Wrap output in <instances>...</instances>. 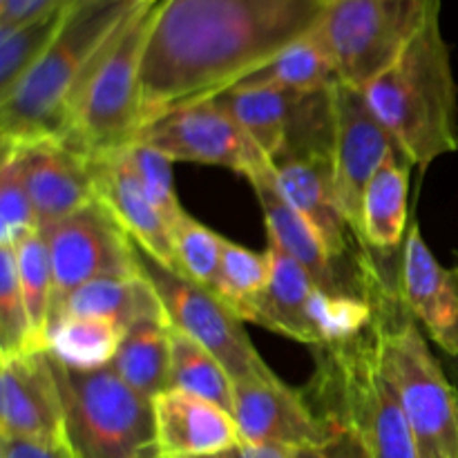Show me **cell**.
I'll return each instance as SVG.
<instances>
[{
	"label": "cell",
	"mask_w": 458,
	"mask_h": 458,
	"mask_svg": "<svg viewBox=\"0 0 458 458\" xmlns=\"http://www.w3.org/2000/svg\"><path fill=\"white\" fill-rule=\"evenodd\" d=\"M327 0H161L141 63V128L210 101L320 21Z\"/></svg>",
	"instance_id": "6da1fadb"
},
{
	"label": "cell",
	"mask_w": 458,
	"mask_h": 458,
	"mask_svg": "<svg viewBox=\"0 0 458 458\" xmlns=\"http://www.w3.org/2000/svg\"><path fill=\"white\" fill-rule=\"evenodd\" d=\"M146 0H74L47 52L0 98V143L63 139L89 74Z\"/></svg>",
	"instance_id": "7a4b0ae2"
},
{
	"label": "cell",
	"mask_w": 458,
	"mask_h": 458,
	"mask_svg": "<svg viewBox=\"0 0 458 458\" xmlns=\"http://www.w3.org/2000/svg\"><path fill=\"white\" fill-rule=\"evenodd\" d=\"M365 97L411 165L425 170L458 150V85L441 30V0Z\"/></svg>",
	"instance_id": "3957f363"
},
{
	"label": "cell",
	"mask_w": 458,
	"mask_h": 458,
	"mask_svg": "<svg viewBox=\"0 0 458 458\" xmlns=\"http://www.w3.org/2000/svg\"><path fill=\"white\" fill-rule=\"evenodd\" d=\"M376 347L396 387L419 458H458V392L429 349L423 329L407 316L401 295L376 307Z\"/></svg>",
	"instance_id": "277c9868"
},
{
	"label": "cell",
	"mask_w": 458,
	"mask_h": 458,
	"mask_svg": "<svg viewBox=\"0 0 458 458\" xmlns=\"http://www.w3.org/2000/svg\"><path fill=\"white\" fill-rule=\"evenodd\" d=\"M318 360L311 403L322 416L356 428L371 458H419L401 398L380 362L374 327L352 343L320 349Z\"/></svg>",
	"instance_id": "5b68a950"
},
{
	"label": "cell",
	"mask_w": 458,
	"mask_h": 458,
	"mask_svg": "<svg viewBox=\"0 0 458 458\" xmlns=\"http://www.w3.org/2000/svg\"><path fill=\"white\" fill-rule=\"evenodd\" d=\"M49 353V352H47ZM74 458H155V405L114 367L76 369L49 353Z\"/></svg>",
	"instance_id": "8992f818"
},
{
	"label": "cell",
	"mask_w": 458,
	"mask_h": 458,
	"mask_svg": "<svg viewBox=\"0 0 458 458\" xmlns=\"http://www.w3.org/2000/svg\"><path fill=\"white\" fill-rule=\"evenodd\" d=\"M161 0H146L128 18L89 74L63 141L89 159L128 146L141 130V63Z\"/></svg>",
	"instance_id": "52a82bcc"
},
{
	"label": "cell",
	"mask_w": 458,
	"mask_h": 458,
	"mask_svg": "<svg viewBox=\"0 0 458 458\" xmlns=\"http://www.w3.org/2000/svg\"><path fill=\"white\" fill-rule=\"evenodd\" d=\"M438 0H327L313 27L343 83L365 89L410 45Z\"/></svg>",
	"instance_id": "ba28073f"
},
{
	"label": "cell",
	"mask_w": 458,
	"mask_h": 458,
	"mask_svg": "<svg viewBox=\"0 0 458 458\" xmlns=\"http://www.w3.org/2000/svg\"><path fill=\"white\" fill-rule=\"evenodd\" d=\"M141 276L155 289L168 325L208 349L231 374L233 383L246 378H273L244 329V320L213 289L191 280L177 268L148 255L137 246Z\"/></svg>",
	"instance_id": "9c48e42d"
},
{
	"label": "cell",
	"mask_w": 458,
	"mask_h": 458,
	"mask_svg": "<svg viewBox=\"0 0 458 458\" xmlns=\"http://www.w3.org/2000/svg\"><path fill=\"white\" fill-rule=\"evenodd\" d=\"M40 233L54 276L52 320L63 302L89 282L141 277L137 244L98 197Z\"/></svg>",
	"instance_id": "30bf717a"
},
{
	"label": "cell",
	"mask_w": 458,
	"mask_h": 458,
	"mask_svg": "<svg viewBox=\"0 0 458 458\" xmlns=\"http://www.w3.org/2000/svg\"><path fill=\"white\" fill-rule=\"evenodd\" d=\"M132 143H143L170 161L219 165L249 182L273 170V161L215 98L179 107L143 125Z\"/></svg>",
	"instance_id": "8fae6325"
},
{
	"label": "cell",
	"mask_w": 458,
	"mask_h": 458,
	"mask_svg": "<svg viewBox=\"0 0 458 458\" xmlns=\"http://www.w3.org/2000/svg\"><path fill=\"white\" fill-rule=\"evenodd\" d=\"M392 155H403L383 121L371 110L365 89L338 83L334 88V182L349 226L362 242V199L376 170ZM365 244V242H362ZM367 246V244H365Z\"/></svg>",
	"instance_id": "7c38bea8"
},
{
	"label": "cell",
	"mask_w": 458,
	"mask_h": 458,
	"mask_svg": "<svg viewBox=\"0 0 458 458\" xmlns=\"http://www.w3.org/2000/svg\"><path fill=\"white\" fill-rule=\"evenodd\" d=\"M233 419L242 445L293 447L331 438L338 423L313 407L307 394L295 392L280 376L233 383Z\"/></svg>",
	"instance_id": "4fadbf2b"
},
{
	"label": "cell",
	"mask_w": 458,
	"mask_h": 458,
	"mask_svg": "<svg viewBox=\"0 0 458 458\" xmlns=\"http://www.w3.org/2000/svg\"><path fill=\"white\" fill-rule=\"evenodd\" d=\"M27 188L40 228L70 217L97 199L92 159L63 139L3 143Z\"/></svg>",
	"instance_id": "5bb4252c"
},
{
	"label": "cell",
	"mask_w": 458,
	"mask_h": 458,
	"mask_svg": "<svg viewBox=\"0 0 458 458\" xmlns=\"http://www.w3.org/2000/svg\"><path fill=\"white\" fill-rule=\"evenodd\" d=\"M0 438L67 443L61 392L47 349L0 356Z\"/></svg>",
	"instance_id": "9a60e30c"
},
{
	"label": "cell",
	"mask_w": 458,
	"mask_h": 458,
	"mask_svg": "<svg viewBox=\"0 0 458 458\" xmlns=\"http://www.w3.org/2000/svg\"><path fill=\"white\" fill-rule=\"evenodd\" d=\"M277 186L289 204L307 219L313 231L320 235L329 253L343 264L369 267L367 253H356L353 242L362 244L340 206L334 182V161L331 152L286 157L273 161ZM365 246V244H362Z\"/></svg>",
	"instance_id": "2e32d148"
},
{
	"label": "cell",
	"mask_w": 458,
	"mask_h": 458,
	"mask_svg": "<svg viewBox=\"0 0 458 458\" xmlns=\"http://www.w3.org/2000/svg\"><path fill=\"white\" fill-rule=\"evenodd\" d=\"M398 295L437 347L447 358H458V264L443 267L416 222L403 246Z\"/></svg>",
	"instance_id": "e0dca14e"
},
{
	"label": "cell",
	"mask_w": 458,
	"mask_h": 458,
	"mask_svg": "<svg viewBox=\"0 0 458 458\" xmlns=\"http://www.w3.org/2000/svg\"><path fill=\"white\" fill-rule=\"evenodd\" d=\"M155 405V458L217 454L242 445L231 411L192 394L168 389Z\"/></svg>",
	"instance_id": "ac0fdd59"
},
{
	"label": "cell",
	"mask_w": 458,
	"mask_h": 458,
	"mask_svg": "<svg viewBox=\"0 0 458 458\" xmlns=\"http://www.w3.org/2000/svg\"><path fill=\"white\" fill-rule=\"evenodd\" d=\"M92 173L97 197L119 219V224L128 231L134 244L155 259L164 262L165 267L177 268L170 224L161 217L159 210L152 206L146 192L141 191L134 174L130 173L128 164L121 155V148L114 152H107V155L94 157Z\"/></svg>",
	"instance_id": "d6986e66"
},
{
	"label": "cell",
	"mask_w": 458,
	"mask_h": 458,
	"mask_svg": "<svg viewBox=\"0 0 458 458\" xmlns=\"http://www.w3.org/2000/svg\"><path fill=\"white\" fill-rule=\"evenodd\" d=\"M325 92H291L268 85H235L215 101L244 128L259 150L276 159L291 137L307 123Z\"/></svg>",
	"instance_id": "ffe728a7"
},
{
	"label": "cell",
	"mask_w": 458,
	"mask_h": 458,
	"mask_svg": "<svg viewBox=\"0 0 458 458\" xmlns=\"http://www.w3.org/2000/svg\"><path fill=\"white\" fill-rule=\"evenodd\" d=\"M268 250L273 259L271 280L250 307L246 322L318 349L320 340L313 322V307L320 289L307 271L277 246L268 244Z\"/></svg>",
	"instance_id": "44dd1931"
},
{
	"label": "cell",
	"mask_w": 458,
	"mask_h": 458,
	"mask_svg": "<svg viewBox=\"0 0 458 458\" xmlns=\"http://www.w3.org/2000/svg\"><path fill=\"white\" fill-rule=\"evenodd\" d=\"M410 159L392 155L383 161L362 199V242L369 249L392 253L407 233V197H410Z\"/></svg>",
	"instance_id": "7402d4cb"
},
{
	"label": "cell",
	"mask_w": 458,
	"mask_h": 458,
	"mask_svg": "<svg viewBox=\"0 0 458 458\" xmlns=\"http://www.w3.org/2000/svg\"><path fill=\"white\" fill-rule=\"evenodd\" d=\"M63 316H94L110 320L121 331H128L143 318H165L164 307L146 277L123 280H97L81 286L63 302L49 327ZM49 331V329H47Z\"/></svg>",
	"instance_id": "603a6c76"
},
{
	"label": "cell",
	"mask_w": 458,
	"mask_h": 458,
	"mask_svg": "<svg viewBox=\"0 0 458 458\" xmlns=\"http://www.w3.org/2000/svg\"><path fill=\"white\" fill-rule=\"evenodd\" d=\"M116 374L141 396L155 401L170 389L168 318H143L121 338L110 362Z\"/></svg>",
	"instance_id": "cb8c5ba5"
},
{
	"label": "cell",
	"mask_w": 458,
	"mask_h": 458,
	"mask_svg": "<svg viewBox=\"0 0 458 458\" xmlns=\"http://www.w3.org/2000/svg\"><path fill=\"white\" fill-rule=\"evenodd\" d=\"M244 85H268V88L291 89V92H329L343 83L325 45L313 30L300 40L282 49L262 70L242 81ZM240 85V83H237Z\"/></svg>",
	"instance_id": "d4e9b609"
},
{
	"label": "cell",
	"mask_w": 458,
	"mask_h": 458,
	"mask_svg": "<svg viewBox=\"0 0 458 458\" xmlns=\"http://www.w3.org/2000/svg\"><path fill=\"white\" fill-rule=\"evenodd\" d=\"M170 389L199 396L226 411L233 410V378L226 367L174 327H170Z\"/></svg>",
	"instance_id": "484cf974"
},
{
	"label": "cell",
	"mask_w": 458,
	"mask_h": 458,
	"mask_svg": "<svg viewBox=\"0 0 458 458\" xmlns=\"http://www.w3.org/2000/svg\"><path fill=\"white\" fill-rule=\"evenodd\" d=\"M123 331L94 316H63L49 327L47 352L76 369L110 365Z\"/></svg>",
	"instance_id": "4316f807"
},
{
	"label": "cell",
	"mask_w": 458,
	"mask_h": 458,
	"mask_svg": "<svg viewBox=\"0 0 458 458\" xmlns=\"http://www.w3.org/2000/svg\"><path fill=\"white\" fill-rule=\"evenodd\" d=\"M74 3V0H72ZM72 3L52 9L38 18L0 31V98L12 92L22 76L47 52L61 31Z\"/></svg>",
	"instance_id": "83f0119b"
},
{
	"label": "cell",
	"mask_w": 458,
	"mask_h": 458,
	"mask_svg": "<svg viewBox=\"0 0 458 458\" xmlns=\"http://www.w3.org/2000/svg\"><path fill=\"white\" fill-rule=\"evenodd\" d=\"M271 271V250L267 249L262 253H255L246 246L226 240L217 284L213 291L224 302L231 304L233 311L246 322L253 302L267 291Z\"/></svg>",
	"instance_id": "f1b7e54d"
},
{
	"label": "cell",
	"mask_w": 458,
	"mask_h": 458,
	"mask_svg": "<svg viewBox=\"0 0 458 458\" xmlns=\"http://www.w3.org/2000/svg\"><path fill=\"white\" fill-rule=\"evenodd\" d=\"M16 253V271L21 282V293L25 300L31 331L40 349H47V329L52 320L54 276L49 262L47 244L43 233H36L30 240L13 249Z\"/></svg>",
	"instance_id": "f546056e"
},
{
	"label": "cell",
	"mask_w": 458,
	"mask_h": 458,
	"mask_svg": "<svg viewBox=\"0 0 458 458\" xmlns=\"http://www.w3.org/2000/svg\"><path fill=\"white\" fill-rule=\"evenodd\" d=\"M170 231H173V249L179 271L191 280L215 289L226 237L197 222L188 213L173 222Z\"/></svg>",
	"instance_id": "4dcf8cb0"
},
{
	"label": "cell",
	"mask_w": 458,
	"mask_h": 458,
	"mask_svg": "<svg viewBox=\"0 0 458 458\" xmlns=\"http://www.w3.org/2000/svg\"><path fill=\"white\" fill-rule=\"evenodd\" d=\"M34 349L40 347L21 293L16 253L9 246H0V356H16Z\"/></svg>",
	"instance_id": "1f68e13d"
},
{
	"label": "cell",
	"mask_w": 458,
	"mask_h": 458,
	"mask_svg": "<svg viewBox=\"0 0 458 458\" xmlns=\"http://www.w3.org/2000/svg\"><path fill=\"white\" fill-rule=\"evenodd\" d=\"M121 155H123L125 164H128L130 173L134 174L141 191L152 201V206L173 226V222H177L186 213L179 204L177 192H174L173 165H170L173 161L155 148L143 146V143H128V146L121 148Z\"/></svg>",
	"instance_id": "d6a6232c"
},
{
	"label": "cell",
	"mask_w": 458,
	"mask_h": 458,
	"mask_svg": "<svg viewBox=\"0 0 458 458\" xmlns=\"http://www.w3.org/2000/svg\"><path fill=\"white\" fill-rule=\"evenodd\" d=\"M40 233L38 215L27 188L9 157L0 159V246L16 249Z\"/></svg>",
	"instance_id": "836d02e7"
},
{
	"label": "cell",
	"mask_w": 458,
	"mask_h": 458,
	"mask_svg": "<svg viewBox=\"0 0 458 458\" xmlns=\"http://www.w3.org/2000/svg\"><path fill=\"white\" fill-rule=\"evenodd\" d=\"M242 458H371L365 438L352 425L338 423L331 438L311 445L250 447L240 445Z\"/></svg>",
	"instance_id": "e575fe53"
},
{
	"label": "cell",
	"mask_w": 458,
	"mask_h": 458,
	"mask_svg": "<svg viewBox=\"0 0 458 458\" xmlns=\"http://www.w3.org/2000/svg\"><path fill=\"white\" fill-rule=\"evenodd\" d=\"M72 0H0V31L38 18Z\"/></svg>",
	"instance_id": "d590c367"
},
{
	"label": "cell",
	"mask_w": 458,
	"mask_h": 458,
	"mask_svg": "<svg viewBox=\"0 0 458 458\" xmlns=\"http://www.w3.org/2000/svg\"><path fill=\"white\" fill-rule=\"evenodd\" d=\"M0 458H74L67 443H38L0 438Z\"/></svg>",
	"instance_id": "8d00e7d4"
},
{
	"label": "cell",
	"mask_w": 458,
	"mask_h": 458,
	"mask_svg": "<svg viewBox=\"0 0 458 458\" xmlns=\"http://www.w3.org/2000/svg\"><path fill=\"white\" fill-rule=\"evenodd\" d=\"M456 264H458V253H456ZM447 376H450V380L454 383L456 392H458V358H447Z\"/></svg>",
	"instance_id": "74e56055"
},
{
	"label": "cell",
	"mask_w": 458,
	"mask_h": 458,
	"mask_svg": "<svg viewBox=\"0 0 458 458\" xmlns=\"http://www.w3.org/2000/svg\"><path fill=\"white\" fill-rule=\"evenodd\" d=\"M182 458H242L240 447L226 452H217V454H201V456H182Z\"/></svg>",
	"instance_id": "f35d334b"
}]
</instances>
